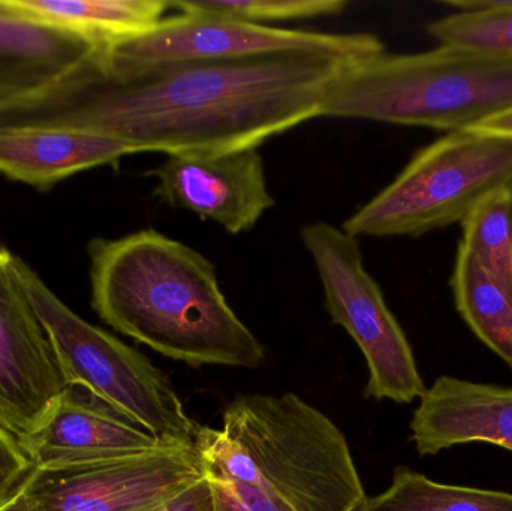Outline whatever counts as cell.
Segmentation results:
<instances>
[{
    "instance_id": "6da1fadb",
    "label": "cell",
    "mask_w": 512,
    "mask_h": 511,
    "mask_svg": "<svg viewBox=\"0 0 512 511\" xmlns=\"http://www.w3.org/2000/svg\"><path fill=\"white\" fill-rule=\"evenodd\" d=\"M354 60L286 53L125 62L98 48L45 89L0 105V131L87 132L165 155L259 147L321 117Z\"/></svg>"
},
{
    "instance_id": "7a4b0ae2",
    "label": "cell",
    "mask_w": 512,
    "mask_h": 511,
    "mask_svg": "<svg viewBox=\"0 0 512 511\" xmlns=\"http://www.w3.org/2000/svg\"><path fill=\"white\" fill-rule=\"evenodd\" d=\"M89 257L93 309L117 332L192 368L261 365L264 347L197 249L147 228L92 240Z\"/></svg>"
},
{
    "instance_id": "3957f363",
    "label": "cell",
    "mask_w": 512,
    "mask_h": 511,
    "mask_svg": "<svg viewBox=\"0 0 512 511\" xmlns=\"http://www.w3.org/2000/svg\"><path fill=\"white\" fill-rule=\"evenodd\" d=\"M195 447L216 511H358L366 498L340 429L294 393L236 399Z\"/></svg>"
},
{
    "instance_id": "277c9868",
    "label": "cell",
    "mask_w": 512,
    "mask_h": 511,
    "mask_svg": "<svg viewBox=\"0 0 512 511\" xmlns=\"http://www.w3.org/2000/svg\"><path fill=\"white\" fill-rule=\"evenodd\" d=\"M512 110V57L438 45L429 51L354 60L321 117L454 132Z\"/></svg>"
},
{
    "instance_id": "5b68a950",
    "label": "cell",
    "mask_w": 512,
    "mask_h": 511,
    "mask_svg": "<svg viewBox=\"0 0 512 511\" xmlns=\"http://www.w3.org/2000/svg\"><path fill=\"white\" fill-rule=\"evenodd\" d=\"M512 182V138L474 129L447 132L415 153L399 176L355 210L351 236L417 237L465 221Z\"/></svg>"
},
{
    "instance_id": "8992f818",
    "label": "cell",
    "mask_w": 512,
    "mask_h": 511,
    "mask_svg": "<svg viewBox=\"0 0 512 511\" xmlns=\"http://www.w3.org/2000/svg\"><path fill=\"white\" fill-rule=\"evenodd\" d=\"M24 287L66 386H81L161 443L195 444L198 429L164 372L140 351L78 317L23 263Z\"/></svg>"
},
{
    "instance_id": "52a82bcc",
    "label": "cell",
    "mask_w": 512,
    "mask_h": 511,
    "mask_svg": "<svg viewBox=\"0 0 512 511\" xmlns=\"http://www.w3.org/2000/svg\"><path fill=\"white\" fill-rule=\"evenodd\" d=\"M301 242L312 258L331 321L354 339L369 368L364 396L411 404L426 392L411 344L367 272L360 239L318 221L304 225Z\"/></svg>"
},
{
    "instance_id": "ba28073f",
    "label": "cell",
    "mask_w": 512,
    "mask_h": 511,
    "mask_svg": "<svg viewBox=\"0 0 512 511\" xmlns=\"http://www.w3.org/2000/svg\"><path fill=\"white\" fill-rule=\"evenodd\" d=\"M125 62L240 60L286 53L363 59L385 51L372 33H324L264 26L200 12L165 17L155 29L99 48Z\"/></svg>"
},
{
    "instance_id": "9c48e42d",
    "label": "cell",
    "mask_w": 512,
    "mask_h": 511,
    "mask_svg": "<svg viewBox=\"0 0 512 511\" xmlns=\"http://www.w3.org/2000/svg\"><path fill=\"white\" fill-rule=\"evenodd\" d=\"M195 444L122 461L32 470L23 488L41 511H152L204 479Z\"/></svg>"
},
{
    "instance_id": "30bf717a",
    "label": "cell",
    "mask_w": 512,
    "mask_h": 511,
    "mask_svg": "<svg viewBox=\"0 0 512 511\" xmlns=\"http://www.w3.org/2000/svg\"><path fill=\"white\" fill-rule=\"evenodd\" d=\"M21 266L0 245V428L18 441L42 425L66 389Z\"/></svg>"
},
{
    "instance_id": "8fae6325",
    "label": "cell",
    "mask_w": 512,
    "mask_h": 511,
    "mask_svg": "<svg viewBox=\"0 0 512 511\" xmlns=\"http://www.w3.org/2000/svg\"><path fill=\"white\" fill-rule=\"evenodd\" d=\"M149 176L161 203L215 222L233 236L251 231L276 203L258 147L174 153Z\"/></svg>"
},
{
    "instance_id": "7c38bea8",
    "label": "cell",
    "mask_w": 512,
    "mask_h": 511,
    "mask_svg": "<svg viewBox=\"0 0 512 511\" xmlns=\"http://www.w3.org/2000/svg\"><path fill=\"white\" fill-rule=\"evenodd\" d=\"M18 443L33 470L122 461L168 446L81 386H66L42 425Z\"/></svg>"
},
{
    "instance_id": "4fadbf2b",
    "label": "cell",
    "mask_w": 512,
    "mask_h": 511,
    "mask_svg": "<svg viewBox=\"0 0 512 511\" xmlns=\"http://www.w3.org/2000/svg\"><path fill=\"white\" fill-rule=\"evenodd\" d=\"M411 431L421 456L469 443L512 452V387L439 377L421 396Z\"/></svg>"
},
{
    "instance_id": "5bb4252c",
    "label": "cell",
    "mask_w": 512,
    "mask_h": 511,
    "mask_svg": "<svg viewBox=\"0 0 512 511\" xmlns=\"http://www.w3.org/2000/svg\"><path fill=\"white\" fill-rule=\"evenodd\" d=\"M120 141L66 129L0 131V174L48 191L56 183L135 155Z\"/></svg>"
},
{
    "instance_id": "9a60e30c",
    "label": "cell",
    "mask_w": 512,
    "mask_h": 511,
    "mask_svg": "<svg viewBox=\"0 0 512 511\" xmlns=\"http://www.w3.org/2000/svg\"><path fill=\"white\" fill-rule=\"evenodd\" d=\"M95 44L0 5V105L26 98L83 62Z\"/></svg>"
},
{
    "instance_id": "2e32d148",
    "label": "cell",
    "mask_w": 512,
    "mask_h": 511,
    "mask_svg": "<svg viewBox=\"0 0 512 511\" xmlns=\"http://www.w3.org/2000/svg\"><path fill=\"white\" fill-rule=\"evenodd\" d=\"M21 17L42 21L108 47L155 29L170 2L162 0H0Z\"/></svg>"
},
{
    "instance_id": "e0dca14e",
    "label": "cell",
    "mask_w": 512,
    "mask_h": 511,
    "mask_svg": "<svg viewBox=\"0 0 512 511\" xmlns=\"http://www.w3.org/2000/svg\"><path fill=\"white\" fill-rule=\"evenodd\" d=\"M450 285L457 311L469 329L512 371V297L462 248Z\"/></svg>"
},
{
    "instance_id": "ac0fdd59",
    "label": "cell",
    "mask_w": 512,
    "mask_h": 511,
    "mask_svg": "<svg viewBox=\"0 0 512 511\" xmlns=\"http://www.w3.org/2000/svg\"><path fill=\"white\" fill-rule=\"evenodd\" d=\"M358 511H512V494L433 482L397 467L390 488L364 498Z\"/></svg>"
},
{
    "instance_id": "d6986e66",
    "label": "cell",
    "mask_w": 512,
    "mask_h": 511,
    "mask_svg": "<svg viewBox=\"0 0 512 511\" xmlns=\"http://www.w3.org/2000/svg\"><path fill=\"white\" fill-rule=\"evenodd\" d=\"M456 9L427 24L439 45L512 57V0H450Z\"/></svg>"
},
{
    "instance_id": "ffe728a7",
    "label": "cell",
    "mask_w": 512,
    "mask_h": 511,
    "mask_svg": "<svg viewBox=\"0 0 512 511\" xmlns=\"http://www.w3.org/2000/svg\"><path fill=\"white\" fill-rule=\"evenodd\" d=\"M465 249L512 297V215L507 189L490 195L462 222Z\"/></svg>"
},
{
    "instance_id": "44dd1931",
    "label": "cell",
    "mask_w": 512,
    "mask_h": 511,
    "mask_svg": "<svg viewBox=\"0 0 512 511\" xmlns=\"http://www.w3.org/2000/svg\"><path fill=\"white\" fill-rule=\"evenodd\" d=\"M346 0H189L170 2V8L179 12H200L216 17L234 18L249 23H279V21L309 20L334 17L348 8Z\"/></svg>"
},
{
    "instance_id": "7402d4cb",
    "label": "cell",
    "mask_w": 512,
    "mask_h": 511,
    "mask_svg": "<svg viewBox=\"0 0 512 511\" xmlns=\"http://www.w3.org/2000/svg\"><path fill=\"white\" fill-rule=\"evenodd\" d=\"M32 470L17 438L0 428V506L20 491Z\"/></svg>"
},
{
    "instance_id": "603a6c76",
    "label": "cell",
    "mask_w": 512,
    "mask_h": 511,
    "mask_svg": "<svg viewBox=\"0 0 512 511\" xmlns=\"http://www.w3.org/2000/svg\"><path fill=\"white\" fill-rule=\"evenodd\" d=\"M152 511H216L215 497L209 480L204 476L200 482L189 486L182 494Z\"/></svg>"
},
{
    "instance_id": "cb8c5ba5",
    "label": "cell",
    "mask_w": 512,
    "mask_h": 511,
    "mask_svg": "<svg viewBox=\"0 0 512 511\" xmlns=\"http://www.w3.org/2000/svg\"><path fill=\"white\" fill-rule=\"evenodd\" d=\"M471 129L484 132V134L512 138V110L498 114V116L492 117V119L484 120L480 125L474 126Z\"/></svg>"
},
{
    "instance_id": "d4e9b609",
    "label": "cell",
    "mask_w": 512,
    "mask_h": 511,
    "mask_svg": "<svg viewBox=\"0 0 512 511\" xmlns=\"http://www.w3.org/2000/svg\"><path fill=\"white\" fill-rule=\"evenodd\" d=\"M0 511H41L38 504L32 500L21 486L20 491L0 506Z\"/></svg>"
},
{
    "instance_id": "484cf974",
    "label": "cell",
    "mask_w": 512,
    "mask_h": 511,
    "mask_svg": "<svg viewBox=\"0 0 512 511\" xmlns=\"http://www.w3.org/2000/svg\"><path fill=\"white\" fill-rule=\"evenodd\" d=\"M508 192H510L511 215H512V182H511V185H510V186H508Z\"/></svg>"
}]
</instances>
